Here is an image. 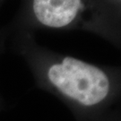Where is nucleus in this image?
I'll use <instances>...</instances> for the list:
<instances>
[{"label":"nucleus","mask_w":121,"mask_h":121,"mask_svg":"<svg viewBox=\"0 0 121 121\" xmlns=\"http://www.w3.org/2000/svg\"><path fill=\"white\" fill-rule=\"evenodd\" d=\"M13 51L24 60L37 84L56 94L78 115L99 108L108 99L111 83L104 71L73 56L53 57L35 43L29 32H12Z\"/></svg>","instance_id":"1"},{"label":"nucleus","mask_w":121,"mask_h":121,"mask_svg":"<svg viewBox=\"0 0 121 121\" xmlns=\"http://www.w3.org/2000/svg\"><path fill=\"white\" fill-rule=\"evenodd\" d=\"M82 0H22L17 13L5 26L7 32H29L36 27L70 26L82 10Z\"/></svg>","instance_id":"2"},{"label":"nucleus","mask_w":121,"mask_h":121,"mask_svg":"<svg viewBox=\"0 0 121 121\" xmlns=\"http://www.w3.org/2000/svg\"><path fill=\"white\" fill-rule=\"evenodd\" d=\"M8 40V32L5 26L0 27V54H2L6 47V43ZM5 108V104L3 98L0 96V111H2Z\"/></svg>","instance_id":"3"}]
</instances>
